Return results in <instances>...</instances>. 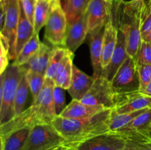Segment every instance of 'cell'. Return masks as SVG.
I'll use <instances>...</instances> for the list:
<instances>
[{
  "label": "cell",
  "mask_w": 151,
  "mask_h": 150,
  "mask_svg": "<svg viewBox=\"0 0 151 150\" xmlns=\"http://www.w3.org/2000/svg\"><path fill=\"white\" fill-rule=\"evenodd\" d=\"M55 87V84L52 79H46L44 87L32 105L9 121L0 125V138L24 128H32L41 124H51L58 116L53 98Z\"/></svg>",
  "instance_id": "cell-1"
},
{
  "label": "cell",
  "mask_w": 151,
  "mask_h": 150,
  "mask_svg": "<svg viewBox=\"0 0 151 150\" xmlns=\"http://www.w3.org/2000/svg\"><path fill=\"white\" fill-rule=\"evenodd\" d=\"M111 109H106L91 118L75 119L57 116L52 124L64 138L65 146L75 148L87 140L110 131Z\"/></svg>",
  "instance_id": "cell-2"
},
{
  "label": "cell",
  "mask_w": 151,
  "mask_h": 150,
  "mask_svg": "<svg viewBox=\"0 0 151 150\" xmlns=\"http://www.w3.org/2000/svg\"><path fill=\"white\" fill-rule=\"evenodd\" d=\"M24 71L16 63L9 65L1 74L0 125L15 116L14 103L16 91Z\"/></svg>",
  "instance_id": "cell-3"
},
{
  "label": "cell",
  "mask_w": 151,
  "mask_h": 150,
  "mask_svg": "<svg viewBox=\"0 0 151 150\" xmlns=\"http://www.w3.org/2000/svg\"><path fill=\"white\" fill-rule=\"evenodd\" d=\"M65 142L52 124H41L31 128L24 150H53Z\"/></svg>",
  "instance_id": "cell-4"
},
{
  "label": "cell",
  "mask_w": 151,
  "mask_h": 150,
  "mask_svg": "<svg viewBox=\"0 0 151 150\" xmlns=\"http://www.w3.org/2000/svg\"><path fill=\"white\" fill-rule=\"evenodd\" d=\"M68 21L60 0H52L45 24V38L55 46L64 45Z\"/></svg>",
  "instance_id": "cell-5"
},
{
  "label": "cell",
  "mask_w": 151,
  "mask_h": 150,
  "mask_svg": "<svg viewBox=\"0 0 151 150\" xmlns=\"http://www.w3.org/2000/svg\"><path fill=\"white\" fill-rule=\"evenodd\" d=\"M111 83L115 94L139 91V79L135 59L128 57L117 71Z\"/></svg>",
  "instance_id": "cell-6"
},
{
  "label": "cell",
  "mask_w": 151,
  "mask_h": 150,
  "mask_svg": "<svg viewBox=\"0 0 151 150\" xmlns=\"http://www.w3.org/2000/svg\"><path fill=\"white\" fill-rule=\"evenodd\" d=\"M1 5L5 10V20L1 35L7 40L10 46L9 59L15 60L16 55V32L20 17L21 5L19 0H1Z\"/></svg>",
  "instance_id": "cell-7"
},
{
  "label": "cell",
  "mask_w": 151,
  "mask_h": 150,
  "mask_svg": "<svg viewBox=\"0 0 151 150\" xmlns=\"http://www.w3.org/2000/svg\"><path fill=\"white\" fill-rule=\"evenodd\" d=\"M115 94L109 80L103 76L95 79L88 92L81 100L89 105L103 106L106 109L114 108Z\"/></svg>",
  "instance_id": "cell-8"
},
{
  "label": "cell",
  "mask_w": 151,
  "mask_h": 150,
  "mask_svg": "<svg viewBox=\"0 0 151 150\" xmlns=\"http://www.w3.org/2000/svg\"><path fill=\"white\" fill-rule=\"evenodd\" d=\"M128 140L116 131H109L87 140L77 147V150H120Z\"/></svg>",
  "instance_id": "cell-9"
},
{
  "label": "cell",
  "mask_w": 151,
  "mask_h": 150,
  "mask_svg": "<svg viewBox=\"0 0 151 150\" xmlns=\"http://www.w3.org/2000/svg\"><path fill=\"white\" fill-rule=\"evenodd\" d=\"M151 108V97L141 91L115 94L114 111L119 114Z\"/></svg>",
  "instance_id": "cell-10"
},
{
  "label": "cell",
  "mask_w": 151,
  "mask_h": 150,
  "mask_svg": "<svg viewBox=\"0 0 151 150\" xmlns=\"http://www.w3.org/2000/svg\"><path fill=\"white\" fill-rule=\"evenodd\" d=\"M114 0H90L86 10L88 34L99 28L104 27L111 18Z\"/></svg>",
  "instance_id": "cell-11"
},
{
  "label": "cell",
  "mask_w": 151,
  "mask_h": 150,
  "mask_svg": "<svg viewBox=\"0 0 151 150\" xmlns=\"http://www.w3.org/2000/svg\"><path fill=\"white\" fill-rule=\"evenodd\" d=\"M87 34H88V26L86 13L77 20L68 24L63 47L74 53L84 42Z\"/></svg>",
  "instance_id": "cell-12"
},
{
  "label": "cell",
  "mask_w": 151,
  "mask_h": 150,
  "mask_svg": "<svg viewBox=\"0 0 151 150\" xmlns=\"http://www.w3.org/2000/svg\"><path fill=\"white\" fill-rule=\"evenodd\" d=\"M128 57L129 56L127 52L126 35L123 31L118 29L117 43L116 48L112 54L109 65L106 69H103L101 76L106 78L111 82L119 68Z\"/></svg>",
  "instance_id": "cell-13"
},
{
  "label": "cell",
  "mask_w": 151,
  "mask_h": 150,
  "mask_svg": "<svg viewBox=\"0 0 151 150\" xmlns=\"http://www.w3.org/2000/svg\"><path fill=\"white\" fill-rule=\"evenodd\" d=\"M104 27L99 28L89 33L90 53L93 68V77L94 79L100 77L103 73L102 57H103V38Z\"/></svg>",
  "instance_id": "cell-14"
},
{
  "label": "cell",
  "mask_w": 151,
  "mask_h": 150,
  "mask_svg": "<svg viewBox=\"0 0 151 150\" xmlns=\"http://www.w3.org/2000/svg\"><path fill=\"white\" fill-rule=\"evenodd\" d=\"M94 78L80 70L75 65L72 70V81L68 91L72 99L81 101L94 84Z\"/></svg>",
  "instance_id": "cell-15"
},
{
  "label": "cell",
  "mask_w": 151,
  "mask_h": 150,
  "mask_svg": "<svg viewBox=\"0 0 151 150\" xmlns=\"http://www.w3.org/2000/svg\"><path fill=\"white\" fill-rule=\"evenodd\" d=\"M104 110L106 108L103 106L89 105L78 100L72 99L58 116L69 119H84L92 117Z\"/></svg>",
  "instance_id": "cell-16"
},
{
  "label": "cell",
  "mask_w": 151,
  "mask_h": 150,
  "mask_svg": "<svg viewBox=\"0 0 151 150\" xmlns=\"http://www.w3.org/2000/svg\"><path fill=\"white\" fill-rule=\"evenodd\" d=\"M118 29L113 23L111 18L107 21L104 26L103 38V57L102 66L106 69L110 62L117 43Z\"/></svg>",
  "instance_id": "cell-17"
},
{
  "label": "cell",
  "mask_w": 151,
  "mask_h": 150,
  "mask_svg": "<svg viewBox=\"0 0 151 150\" xmlns=\"http://www.w3.org/2000/svg\"><path fill=\"white\" fill-rule=\"evenodd\" d=\"M52 49V48L41 43L38 51L26 63L20 66L21 68L26 72L32 71L45 75Z\"/></svg>",
  "instance_id": "cell-18"
},
{
  "label": "cell",
  "mask_w": 151,
  "mask_h": 150,
  "mask_svg": "<svg viewBox=\"0 0 151 150\" xmlns=\"http://www.w3.org/2000/svg\"><path fill=\"white\" fill-rule=\"evenodd\" d=\"M21 5V4H20ZM35 33L34 26L27 18L22 6H21L20 17H19V25L16 32V55L18 54L22 49L24 46L31 39L34 34Z\"/></svg>",
  "instance_id": "cell-19"
},
{
  "label": "cell",
  "mask_w": 151,
  "mask_h": 150,
  "mask_svg": "<svg viewBox=\"0 0 151 150\" xmlns=\"http://www.w3.org/2000/svg\"><path fill=\"white\" fill-rule=\"evenodd\" d=\"M30 127H26L11 132L1 139V150H24Z\"/></svg>",
  "instance_id": "cell-20"
},
{
  "label": "cell",
  "mask_w": 151,
  "mask_h": 150,
  "mask_svg": "<svg viewBox=\"0 0 151 150\" xmlns=\"http://www.w3.org/2000/svg\"><path fill=\"white\" fill-rule=\"evenodd\" d=\"M151 124V108L147 109L134 119L132 121L124 126L116 132L122 135H129L133 133H142L149 132L148 129Z\"/></svg>",
  "instance_id": "cell-21"
},
{
  "label": "cell",
  "mask_w": 151,
  "mask_h": 150,
  "mask_svg": "<svg viewBox=\"0 0 151 150\" xmlns=\"http://www.w3.org/2000/svg\"><path fill=\"white\" fill-rule=\"evenodd\" d=\"M73 57L74 53L69 51L54 79L55 84L57 87L64 90L69 89L72 81L74 66Z\"/></svg>",
  "instance_id": "cell-22"
},
{
  "label": "cell",
  "mask_w": 151,
  "mask_h": 150,
  "mask_svg": "<svg viewBox=\"0 0 151 150\" xmlns=\"http://www.w3.org/2000/svg\"><path fill=\"white\" fill-rule=\"evenodd\" d=\"M90 0H64L62 4L68 24L79 19L86 13Z\"/></svg>",
  "instance_id": "cell-23"
},
{
  "label": "cell",
  "mask_w": 151,
  "mask_h": 150,
  "mask_svg": "<svg viewBox=\"0 0 151 150\" xmlns=\"http://www.w3.org/2000/svg\"><path fill=\"white\" fill-rule=\"evenodd\" d=\"M69 50L64 47L55 46L52 49L50 58L49 60V64L46 71V78H49L54 80L60 66L63 63L66 54Z\"/></svg>",
  "instance_id": "cell-24"
},
{
  "label": "cell",
  "mask_w": 151,
  "mask_h": 150,
  "mask_svg": "<svg viewBox=\"0 0 151 150\" xmlns=\"http://www.w3.org/2000/svg\"><path fill=\"white\" fill-rule=\"evenodd\" d=\"M52 0H37L34 13V29L35 33L39 34L40 30L45 26L50 15Z\"/></svg>",
  "instance_id": "cell-25"
},
{
  "label": "cell",
  "mask_w": 151,
  "mask_h": 150,
  "mask_svg": "<svg viewBox=\"0 0 151 150\" xmlns=\"http://www.w3.org/2000/svg\"><path fill=\"white\" fill-rule=\"evenodd\" d=\"M41 44L38 34L35 33L31 39L24 46L13 63L18 66H22L26 63L38 51Z\"/></svg>",
  "instance_id": "cell-26"
},
{
  "label": "cell",
  "mask_w": 151,
  "mask_h": 150,
  "mask_svg": "<svg viewBox=\"0 0 151 150\" xmlns=\"http://www.w3.org/2000/svg\"><path fill=\"white\" fill-rule=\"evenodd\" d=\"M149 108L142 109V110H137V111L131 112V113H122L119 114L111 110V114L110 122H109V129L110 131H117L124 126L128 124L131 121H132L135 118L141 115L144 112Z\"/></svg>",
  "instance_id": "cell-27"
},
{
  "label": "cell",
  "mask_w": 151,
  "mask_h": 150,
  "mask_svg": "<svg viewBox=\"0 0 151 150\" xmlns=\"http://www.w3.org/2000/svg\"><path fill=\"white\" fill-rule=\"evenodd\" d=\"M29 90V83H28L27 77L26 75V71H24L22 79H21L20 82H19L17 91H16L14 103L15 116L20 114L24 110L25 104H26L27 99Z\"/></svg>",
  "instance_id": "cell-28"
},
{
  "label": "cell",
  "mask_w": 151,
  "mask_h": 150,
  "mask_svg": "<svg viewBox=\"0 0 151 150\" xmlns=\"http://www.w3.org/2000/svg\"><path fill=\"white\" fill-rule=\"evenodd\" d=\"M27 77L28 83H29V90L32 94L33 101L38 97V94L41 92L45 82V75L41 74L38 73H35L32 71L26 72Z\"/></svg>",
  "instance_id": "cell-29"
},
{
  "label": "cell",
  "mask_w": 151,
  "mask_h": 150,
  "mask_svg": "<svg viewBox=\"0 0 151 150\" xmlns=\"http://www.w3.org/2000/svg\"><path fill=\"white\" fill-rule=\"evenodd\" d=\"M134 59L137 66L151 65V43L142 40L141 45Z\"/></svg>",
  "instance_id": "cell-30"
},
{
  "label": "cell",
  "mask_w": 151,
  "mask_h": 150,
  "mask_svg": "<svg viewBox=\"0 0 151 150\" xmlns=\"http://www.w3.org/2000/svg\"><path fill=\"white\" fill-rule=\"evenodd\" d=\"M9 51L10 46L8 41L2 35H0V74L9 66Z\"/></svg>",
  "instance_id": "cell-31"
},
{
  "label": "cell",
  "mask_w": 151,
  "mask_h": 150,
  "mask_svg": "<svg viewBox=\"0 0 151 150\" xmlns=\"http://www.w3.org/2000/svg\"><path fill=\"white\" fill-rule=\"evenodd\" d=\"M137 71L139 79V91L143 92L151 81V65L137 66Z\"/></svg>",
  "instance_id": "cell-32"
},
{
  "label": "cell",
  "mask_w": 151,
  "mask_h": 150,
  "mask_svg": "<svg viewBox=\"0 0 151 150\" xmlns=\"http://www.w3.org/2000/svg\"><path fill=\"white\" fill-rule=\"evenodd\" d=\"M151 31V5L145 4L141 13V33L145 36Z\"/></svg>",
  "instance_id": "cell-33"
},
{
  "label": "cell",
  "mask_w": 151,
  "mask_h": 150,
  "mask_svg": "<svg viewBox=\"0 0 151 150\" xmlns=\"http://www.w3.org/2000/svg\"><path fill=\"white\" fill-rule=\"evenodd\" d=\"M63 88H59L55 85L54 89V94H53V98H54V104L56 114L58 116L62 113L65 109L66 106V101H65V95L63 93Z\"/></svg>",
  "instance_id": "cell-34"
},
{
  "label": "cell",
  "mask_w": 151,
  "mask_h": 150,
  "mask_svg": "<svg viewBox=\"0 0 151 150\" xmlns=\"http://www.w3.org/2000/svg\"><path fill=\"white\" fill-rule=\"evenodd\" d=\"M20 4L26 15L28 20L33 24L34 13H35V4L37 0H19Z\"/></svg>",
  "instance_id": "cell-35"
},
{
  "label": "cell",
  "mask_w": 151,
  "mask_h": 150,
  "mask_svg": "<svg viewBox=\"0 0 151 150\" xmlns=\"http://www.w3.org/2000/svg\"><path fill=\"white\" fill-rule=\"evenodd\" d=\"M149 144L136 142V141H128L127 145L120 150H145L147 145Z\"/></svg>",
  "instance_id": "cell-36"
},
{
  "label": "cell",
  "mask_w": 151,
  "mask_h": 150,
  "mask_svg": "<svg viewBox=\"0 0 151 150\" xmlns=\"http://www.w3.org/2000/svg\"><path fill=\"white\" fill-rule=\"evenodd\" d=\"M142 93L151 97V81L149 82V84H148V85L147 86V88H145V90Z\"/></svg>",
  "instance_id": "cell-37"
},
{
  "label": "cell",
  "mask_w": 151,
  "mask_h": 150,
  "mask_svg": "<svg viewBox=\"0 0 151 150\" xmlns=\"http://www.w3.org/2000/svg\"><path fill=\"white\" fill-rule=\"evenodd\" d=\"M142 41H148V42L151 43V31L149 32V33H147L146 35L142 37Z\"/></svg>",
  "instance_id": "cell-38"
},
{
  "label": "cell",
  "mask_w": 151,
  "mask_h": 150,
  "mask_svg": "<svg viewBox=\"0 0 151 150\" xmlns=\"http://www.w3.org/2000/svg\"><path fill=\"white\" fill-rule=\"evenodd\" d=\"M115 1H120L123 2H140V1H145V0H115Z\"/></svg>",
  "instance_id": "cell-39"
},
{
  "label": "cell",
  "mask_w": 151,
  "mask_h": 150,
  "mask_svg": "<svg viewBox=\"0 0 151 150\" xmlns=\"http://www.w3.org/2000/svg\"><path fill=\"white\" fill-rule=\"evenodd\" d=\"M67 147L65 146H60L57 147L53 150H67Z\"/></svg>",
  "instance_id": "cell-40"
},
{
  "label": "cell",
  "mask_w": 151,
  "mask_h": 150,
  "mask_svg": "<svg viewBox=\"0 0 151 150\" xmlns=\"http://www.w3.org/2000/svg\"><path fill=\"white\" fill-rule=\"evenodd\" d=\"M145 4L147 5H151V0H145Z\"/></svg>",
  "instance_id": "cell-41"
},
{
  "label": "cell",
  "mask_w": 151,
  "mask_h": 150,
  "mask_svg": "<svg viewBox=\"0 0 151 150\" xmlns=\"http://www.w3.org/2000/svg\"><path fill=\"white\" fill-rule=\"evenodd\" d=\"M145 150H151V143L150 144H147V147H146V149Z\"/></svg>",
  "instance_id": "cell-42"
},
{
  "label": "cell",
  "mask_w": 151,
  "mask_h": 150,
  "mask_svg": "<svg viewBox=\"0 0 151 150\" xmlns=\"http://www.w3.org/2000/svg\"><path fill=\"white\" fill-rule=\"evenodd\" d=\"M148 131H149V134H150V138H151V124H150V127H149Z\"/></svg>",
  "instance_id": "cell-43"
},
{
  "label": "cell",
  "mask_w": 151,
  "mask_h": 150,
  "mask_svg": "<svg viewBox=\"0 0 151 150\" xmlns=\"http://www.w3.org/2000/svg\"><path fill=\"white\" fill-rule=\"evenodd\" d=\"M67 150H77V149H75V148H68Z\"/></svg>",
  "instance_id": "cell-44"
},
{
  "label": "cell",
  "mask_w": 151,
  "mask_h": 150,
  "mask_svg": "<svg viewBox=\"0 0 151 150\" xmlns=\"http://www.w3.org/2000/svg\"><path fill=\"white\" fill-rule=\"evenodd\" d=\"M0 1H1V0H0Z\"/></svg>",
  "instance_id": "cell-45"
}]
</instances>
